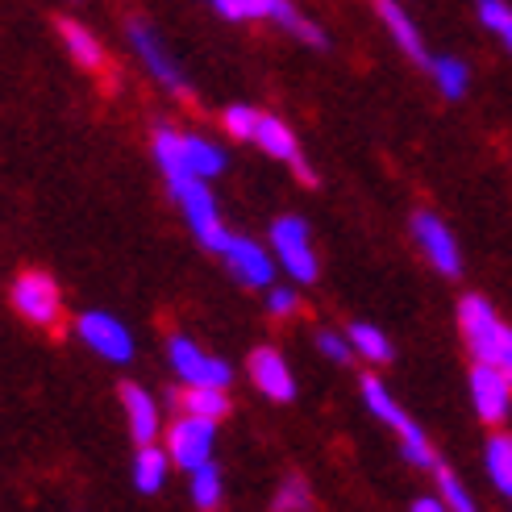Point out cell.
I'll return each instance as SVG.
<instances>
[{
    "label": "cell",
    "mask_w": 512,
    "mask_h": 512,
    "mask_svg": "<svg viewBox=\"0 0 512 512\" xmlns=\"http://www.w3.org/2000/svg\"><path fill=\"white\" fill-rule=\"evenodd\" d=\"M458 329H463V342L475 354V363H492L512 375V329L496 317L488 300L463 296V304H458Z\"/></svg>",
    "instance_id": "obj_1"
},
{
    "label": "cell",
    "mask_w": 512,
    "mask_h": 512,
    "mask_svg": "<svg viewBox=\"0 0 512 512\" xmlns=\"http://www.w3.org/2000/svg\"><path fill=\"white\" fill-rule=\"evenodd\" d=\"M155 163L171 175H204L213 179L225 171V150L200 134H179V130H155Z\"/></svg>",
    "instance_id": "obj_2"
},
{
    "label": "cell",
    "mask_w": 512,
    "mask_h": 512,
    "mask_svg": "<svg viewBox=\"0 0 512 512\" xmlns=\"http://www.w3.org/2000/svg\"><path fill=\"white\" fill-rule=\"evenodd\" d=\"M167 184H171V200L179 204V213L188 217V225H192V234L200 238V246H209V250L221 254L225 242L234 238V234H229L221 213H217V200L209 192V179H204V175H171Z\"/></svg>",
    "instance_id": "obj_3"
},
{
    "label": "cell",
    "mask_w": 512,
    "mask_h": 512,
    "mask_svg": "<svg viewBox=\"0 0 512 512\" xmlns=\"http://www.w3.org/2000/svg\"><path fill=\"white\" fill-rule=\"evenodd\" d=\"M363 400H367V408H371V417L383 421V425H388L396 438H400V450H404L408 463H413V467H438V454H433V446H429V438H425V429L404 413V408L396 404V396L383 388L375 375L363 379Z\"/></svg>",
    "instance_id": "obj_4"
},
{
    "label": "cell",
    "mask_w": 512,
    "mask_h": 512,
    "mask_svg": "<svg viewBox=\"0 0 512 512\" xmlns=\"http://www.w3.org/2000/svg\"><path fill=\"white\" fill-rule=\"evenodd\" d=\"M13 309L30 321V325H42V329H55L59 317H63V296H59V284L50 279L46 271H21L13 279Z\"/></svg>",
    "instance_id": "obj_5"
},
{
    "label": "cell",
    "mask_w": 512,
    "mask_h": 512,
    "mask_svg": "<svg viewBox=\"0 0 512 512\" xmlns=\"http://www.w3.org/2000/svg\"><path fill=\"white\" fill-rule=\"evenodd\" d=\"M213 446H217V421L184 413L167 429V454L179 471H196L204 463H213Z\"/></svg>",
    "instance_id": "obj_6"
},
{
    "label": "cell",
    "mask_w": 512,
    "mask_h": 512,
    "mask_svg": "<svg viewBox=\"0 0 512 512\" xmlns=\"http://www.w3.org/2000/svg\"><path fill=\"white\" fill-rule=\"evenodd\" d=\"M271 246H275L279 267H284L296 284H313L317 279V254H313L309 225H304L300 217H279L271 225Z\"/></svg>",
    "instance_id": "obj_7"
},
{
    "label": "cell",
    "mask_w": 512,
    "mask_h": 512,
    "mask_svg": "<svg viewBox=\"0 0 512 512\" xmlns=\"http://www.w3.org/2000/svg\"><path fill=\"white\" fill-rule=\"evenodd\" d=\"M130 42H134V50H138V59H142V67L155 75V80L167 88V92H175V96H192V84H188V75L179 71V63L171 59V50L163 46V38L150 30L146 21H130Z\"/></svg>",
    "instance_id": "obj_8"
},
{
    "label": "cell",
    "mask_w": 512,
    "mask_h": 512,
    "mask_svg": "<svg viewBox=\"0 0 512 512\" xmlns=\"http://www.w3.org/2000/svg\"><path fill=\"white\" fill-rule=\"evenodd\" d=\"M471 404H475V417L483 425H500L512 413V375L492 367V363H475V371H471Z\"/></svg>",
    "instance_id": "obj_9"
},
{
    "label": "cell",
    "mask_w": 512,
    "mask_h": 512,
    "mask_svg": "<svg viewBox=\"0 0 512 512\" xmlns=\"http://www.w3.org/2000/svg\"><path fill=\"white\" fill-rule=\"evenodd\" d=\"M167 354H171L175 375L184 383H200V388H229V379H234V371H229L225 358L204 354L192 338H171Z\"/></svg>",
    "instance_id": "obj_10"
},
{
    "label": "cell",
    "mask_w": 512,
    "mask_h": 512,
    "mask_svg": "<svg viewBox=\"0 0 512 512\" xmlns=\"http://www.w3.org/2000/svg\"><path fill=\"white\" fill-rule=\"evenodd\" d=\"M75 334H80V342L88 350H96L105 363H130L134 358V338L130 329H125L117 317L109 313H84L80 321H75Z\"/></svg>",
    "instance_id": "obj_11"
},
{
    "label": "cell",
    "mask_w": 512,
    "mask_h": 512,
    "mask_svg": "<svg viewBox=\"0 0 512 512\" xmlns=\"http://www.w3.org/2000/svg\"><path fill=\"white\" fill-rule=\"evenodd\" d=\"M413 238H417L421 254L433 263V271H442V275H458V271H463V254H458V242H454L450 225L438 213H417L413 217Z\"/></svg>",
    "instance_id": "obj_12"
},
{
    "label": "cell",
    "mask_w": 512,
    "mask_h": 512,
    "mask_svg": "<svg viewBox=\"0 0 512 512\" xmlns=\"http://www.w3.org/2000/svg\"><path fill=\"white\" fill-rule=\"evenodd\" d=\"M221 259L225 267L234 271L246 288H271L275 284V259L259 246V242H250V238H229L225 250H221Z\"/></svg>",
    "instance_id": "obj_13"
},
{
    "label": "cell",
    "mask_w": 512,
    "mask_h": 512,
    "mask_svg": "<svg viewBox=\"0 0 512 512\" xmlns=\"http://www.w3.org/2000/svg\"><path fill=\"white\" fill-rule=\"evenodd\" d=\"M246 371H250V383H254V388H259L267 400L288 404V400L296 396V379H292V371H288V363H284V354H279V350L259 346V350L250 354Z\"/></svg>",
    "instance_id": "obj_14"
},
{
    "label": "cell",
    "mask_w": 512,
    "mask_h": 512,
    "mask_svg": "<svg viewBox=\"0 0 512 512\" xmlns=\"http://www.w3.org/2000/svg\"><path fill=\"white\" fill-rule=\"evenodd\" d=\"M254 142H259L271 159L292 163L304 184H313V171H309V163L300 159V142H296V134L288 130V121H279V117H259V130H254Z\"/></svg>",
    "instance_id": "obj_15"
},
{
    "label": "cell",
    "mask_w": 512,
    "mask_h": 512,
    "mask_svg": "<svg viewBox=\"0 0 512 512\" xmlns=\"http://www.w3.org/2000/svg\"><path fill=\"white\" fill-rule=\"evenodd\" d=\"M121 408H125V421H130V433L142 442H155L159 429H163V417H159V404L150 396L142 383H125L121 388Z\"/></svg>",
    "instance_id": "obj_16"
},
{
    "label": "cell",
    "mask_w": 512,
    "mask_h": 512,
    "mask_svg": "<svg viewBox=\"0 0 512 512\" xmlns=\"http://www.w3.org/2000/svg\"><path fill=\"white\" fill-rule=\"evenodd\" d=\"M375 9H379L383 25H388V34L396 38V46L404 50V55L417 59V63H429L425 42H421V30H417V21L404 13V5H396V0H375Z\"/></svg>",
    "instance_id": "obj_17"
},
{
    "label": "cell",
    "mask_w": 512,
    "mask_h": 512,
    "mask_svg": "<svg viewBox=\"0 0 512 512\" xmlns=\"http://www.w3.org/2000/svg\"><path fill=\"white\" fill-rule=\"evenodd\" d=\"M167 471H171V454H167V446L142 442V446H138V458H134V488H138L142 496L163 492Z\"/></svg>",
    "instance_id": "obj_18"
},
{
    "label": "cell",
    "mask_w": 512,
    "mask_h": 512,
    "mask_svg": "<svg viewBox=\"0 0 512 512\" xmlns=\"http://www.w3.org/2000/svg\"><path fill=\"white\" fill-rule=\"evenodd\" d=\"M59 38L67 46V55L80 63L84 71H100L105 67V46H100V38L88 30V25L80 21H59Z\"/></svg>",
    "instance_id": "obj_19"
},
{
    "label": "cell",
    "mask_w": 512,
    "mask_h": 512,
    "mask_svg": "<svg viewBox=\"0 0 512 512\" xmlns=\"http://www.w3.org/2000/svg\"><path fill=\"white\" fill-rule=\"evenodd\" d=\"M483 467H488L496 492L512 500V438H508V433H496V438H488V450H483Z\"/></svg>",
    "instance_id": "obj_20"
},
{
    "label": "cell",
    "mask_w": 512,
    "mask_h": 512,
    "mask_svg": "<svg viewBox=\"0 0 512 512\" xmlns=\"http://www.w3.org/2000/svg\"><path fill=\"white\" fill-rule=\"evenodd\" d=\"M179 408H184V413H196V417L221 421L229 413V396H225V388H200V383H184Z\"/></svg>",
    "instance_id": "obj_21"
},
{
    "label": "cell",
    "mask_w": 512,
    "mask_h": 512,
    "mask_svg": "<svg viewBox=\"0 0 512 512\" xmlns=\"http://www.w3.org/2000/svg\"><path fill=\"white\" fill-rule=\"evenodd\" d=\"M429 71H433V84H438V92H442L446 100H463V96H467L471 71H467L463 59H450V55L429 59Z\"/></svg>",
    "instance_id": "obj_22"
},
{
    "label": "cell",
    "mask_w": 512,
    "mask_h": 512,
    "mask_svg": "<svg viewBox=\"0 0 512 512\" xmlns=\"http://www.w3.org/2000/svg\"><path fill=\"white\" fill-rule=\"evenodd\" d=\"M346 338H350V346H354V354L358 358H367V363H375V367H383V363H392V342L379 334L375 325H367V321H358V325H350L346 329Z\"/></svg>",
    "instance_id": "obj_23"
},
{
    "label": "cell",
    "mask_w": 512,
    "mask_h": 512,
    "mask_svg": "<svg viewBox=\"0 0 512 512\" xmlns=\"http://www.w3.org/2000/svg\"><path fill=\"white\" fill-rule=\"evenodd\" d=\"M475 13L483 21V30H492L512 55V5L508 0H475Z\"/></svg>",
    "instance_id": "obj_24"
},
{
    "label": "cell",
    "mask_w": 512,
    "mask_h": 512,
    "mask_svg": "<svg viewBox=\"0 0 512 512\" xmlns=\"http://www.w3.org/2000/svg\"><path fill=\"white\" fill-rule=\"evenodd\" d=\"M221 471L213 467V463H204V467H196L192 471V504L196 508H204V512H213L217 504H221Z\"/></svg>",
    "instance_id": "obj_25"
},
{
    "label": "cell",
    "mask_w": 512,
    "mask_h": 512,
    "mask_svg": "<svg viewBox=\"0 0 512 512\" xmlns=\"http://www.w3.org/2000/svg\"><path fill=\"white\" fill-rule=\"evenodd\" d=\"M279 25H284V30H292L300 42H309V46H325V34L317 30V25L309 21V17H300L292 5H288V0H279V5H275V13H271Z\"/></svg>",
    "instance_id": "obj_26"
},
{
    "label": "cell",
    "mask_w": 512,
    "mask_h": 512,
    "mask_svg": "<svg viewBox=\"0 0 512 512\" xmlns=\"http://www.w3.org/2000/svg\"><path fill=\"white\" fill-rule=\"evenodd\" d=\"M259 117L263 113H254L250 105H229L221 113V125H225V134L229 138H238V142H254V130H259Z\"/></svg>",
    "instance_id": "obj_27"
},
{
    "label": "cell",
    "mask_w": 512,
    "mask_h": 512,
    "mask_svg": "<svg viewBox=\"0 0 512 512\" xmlns=\"http://www.w3.org/2000/svg\"><path fill=\"white\" fill-rule=\"evenodd\" d=\"M275 512H300V508H313V492H309V483L304 479H284V488L275 492Z\"/></svg>",
    "instance_id": "obj_28"
},
{
    "label": "cell",
    "mask_w": 512,
    "mask_h": 512,
    "mask_svg": "<svg viewBox=\"0 0 512 512\" xmlns=\"http://www.w3.org/2000/svg\"><path fill=\"white\" fill-rule=\"evenodd\" d=\"M438 488H442V500H446V508H454V512H475V500H471V492L458 483L450 471H438Z\"/></svg>",
    "instance_id": "obj_29"
},
{
    "label": "cell",
    "mask_w": 512,
    "mask_h": 512,
    "mask_svg": "<svg viewBox=\"0 0 512 512\" xmlns=\"http://www.w3.org/2000/svg\"><path fill=\"white\" fill-rule=\"evenodd\" d=\"M317 346H321V354L325 358H334V363H350V354H354V346H350V338H342V334H317Z\"/></svg>",
    "instance_id": "obj_30"
},
{
    "label": "cell",
    "mask_w": 512,
    "mask_h": 512,
    "mask_svg": "<svg viewBox=\"0 0 512 512\" xmlns=\"http://www.w3.org/2000/svg\"><path fill=\"white\" fill-rule=\"evenodd\" d=\"M267 309H271V317H292L296 313V292L292 288H267Z\"/></svg>",
    "instance_id": "obj_31"
},
{
    "label": "cell",
    "mask_w": 512,
    "mask_h": 512,
    "mask_svg": "<svg viewBox=\"0 0 512 512\" xmlns=\"http://www.w3.org/2000/svg\"><path fill=\"white\" fill-rule=\"evenodd\" d=\"M442 508H446L442 496H421V500L413 504V512H442Z\"/></svg>",
    "instance_id": "obj_32"
},
{
    "label": "cell",
    "mask_w": 512,
    "mask_h": 512,
    "mask_svg": "<svg viewBox=\"0 0 512 512\" xmlns=\"http://www.w3.org/2000/svg\"><path fill=\"white\" fill-rule=\"evenodd\" d=\"M209 5H217V9H221V5H225V0H209Z\"/></svg>",
    "instance_id": "obj_33"
}]
</instances>
